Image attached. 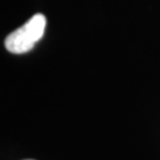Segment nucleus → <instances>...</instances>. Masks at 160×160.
Segmentation results:
<instances>
[{
    "instance_id": "2",
    "label": "nucleus",
    "mask_w": 160,
    "mask_h": 160,
    "mask_svg": "<svg viewBox=\"0 0 160 160\" xmlns=\"http://www.w3.org/2000/svg\"><path fill=\"white\" fill-rule=\"evenodd\" d=\"M25 160H33V159H25Z\"/></svg>"
},
{
    "instance_id": "1",
    "label": "nucleus",
    "mask_w": 160,
    "mask_h": 160,
    "mask_svg": "<svg viewBox=\"0 0 160 160\" xmlns=\"http://www.w3.org/2000/svg\"><path fill=\"white\" fill-rule=\"evenodd\" d=\"M46 18L42 13H37L29 19V22L19 29L10 33L5 39L6 50L11 53L22 55L31 51L38 40L44 36Z\"/></svg>"
}]
</instances>
